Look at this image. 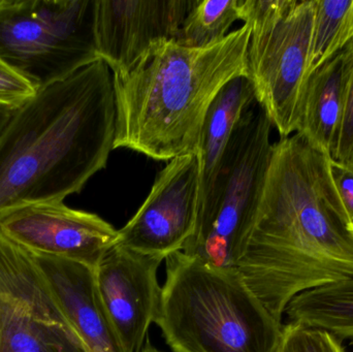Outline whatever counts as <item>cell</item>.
Masks as SVG:
<instances>
[{
    "mask_svg": "<svg viewBox=\"0 0 353 352\" xmlns=\"http://www.w3.org/2000/svg\"><path fill=\"white\" fill-rule=\"evenodd\" d=\"M199 208V155L176 157L159 172L138 212L118 231L116 243L165 260L184 249L196 227Z\"/></svg>",
    "mask_w": 353,
    "mask_h": 352,
    "instance_id": "obj_9",
    "label": "cell"
},
{
    "mask_svg": "<svg viewBox=\"0 0 353 352\" xmlns=\"http://www.w3.org/2000/svg\"><path fill=\"white\" fill-rule=\"evenodd\" d=\"M142 352H161L159 351V349H155L152 344L150 343V340L149 339H146V342H145L144 347H143Z\"/></svg>",
    "mask_w": 353,
    "mask_h": 352,
    "instance_id": "obj_24",
    "label": "cell"
},
{
    "mask_svg": "<svg viewBox=\"0 0 353 352\" xmlns=\"http://www.w3.org/2000/svg\"><path fill=\"white\" fill-rule=\"evenodd\" d=\"M272 127L257 103L243 116L185 244L186 256L218 268H236L259 211L273 152Z\"/></svg>",
    "mask_w": 353,
    "mask_h": 352,
    "instance_id": "obj_5",
    "label": "cell"
},
{
    "mask_svg": "<svg viewBox=\"0 0 353 352\" xmlns=\"http://www.w3.org/2000/svg\"><path fill=\"white\" fill-rule=\"evenodd\" d=\"M163 258L115 243L94 269L97 293L124 352H142L161 306Z\"/></svg>",
    "mask_w": 353,
    "mask_h": 352,
    "instance_id": "obj_12",
    "label": "cell"
},
{
    "mask_svg": "<svg viewBox=\"0 0 353 352\" xmlns=\"http://www.w3.org/2000/svg\"><path fill=\"white\" fill-rule=\"evenodd\" d=\"M94 0H0V57L37 90L99 59Z\"/></svg>",
    "mask_w": 353,
    "mask_h": 352,
    "instance_id": "obj_7",
    "label": "cell"
},
{
    "mask_svg": "<svg viewBox=\"0 0 353 352\" xmlns=\"http://www.w3.org/2000/svg\"><path fill=\"white\" fill-rule=\"evenodd\" d=\"M12 111H14V110L2 109V107H0V132H2L4 126H6V122L10 119Z\"/></svg>",
    "mask_w": 353,
    "mask_h": 352,
    "instance_id": "obj_23",
    "label": "cell"
},
{
    "mask_svg": "<svg viewBox=\"0 0 353 352\" xmlns=\"http://www.w3.org/2000/svg\"><path fill=\"white\" fill-rule=\"evenodd\" d=\"M353 68V41L311 74L296 134L333 158L341 130L346 91Z\"/></svg>",
    "mask_w": 353,
    "mask_h": 352,
    "instance_id": "obj_14",
    "label": "cell"
},
{
    "mask_svg": "<svg viewBox=\"0 0 353 352\" xmlns=\"http://www.w3.org/2000/svg\"><path fill=\"white\" fill-rule=\"evenodd\" d=\"M316 0H238L250 30L246 76L281 138L296 134L311 76Z\"/></svg>",
    "mask_w": 353,
    "mask_h": 352,
    "instance_id": "obj_6",
    "label": "cell"
},
{
    "mask_svg": "<svg viewBox=\"0 0 353 352\" xmlns=\"http://www.w3.org/2000/svg\"><path fill=\"white\" fill-rule=\"evenodd\" d=\"M0 352H87L32 252L1 231Z\"/></svg>",
    "mask_w": 353,
    "mask_h": 352,
    "instance_id": "obj_8",
    "label": "cell"
},
{
    "mask_svg": "<svg viewBox=\"0 0 353 352\" xmlns=\"http://www.w3.org/2000/svg\"><path fill=\"white\" fill-rule=\"evenodd\" d=\"M353 41V0H316L311 74Z\"/></svg>",
    "mask_w": 353,
    "mask_h": 352,
    "instance_id": "obj_17",
    "label": "cell"
},
{
    "mask_svg": "<svg viewBox=\"0 0 353 352\" xmlns=\"http://www.w3.org/2000/svg\"><path fill=\"white\" fill-rule=\"evenodd\" d=\"M285 313L290 322L321 329L353 345V277L300 293Z\"/></svg>",
    "mask_w": 353,
    "mask_h": 352,
    "instance_id": "obj_16",
    "label": "cell"
},
{
    "mask_svg": "<svg viewBox=\"0 0 353 352\" xmlns=\"http://www.w3.org/2000/svg\"><path fill=\"white\" fill-rule=\"evenodd\" d=\"M255 103L252 84L247 76H242L228 83L210 107L196 152L201 169V207L211 194L222 158L239 122Z\"/></svg>",
    "mask_w": 353,
    "mask_h": 352,
    "instance_id": "obj_15",
    "label": "cell"
},
{
    "mask_svg": "<svg viewBox=\"0 0 353 352\" xmlns=\"http://www.w3.org/2000/svg\"><path fill=\"white\" fill-rule=\"evenodd\" d=\"M330 159L300 134L273 146L256 218L236 269L279 322L296 296L353 277V225Z\"/></svg>",
    "mask_w": 353,
    "mask_h": 352,
    "instance_id": "obj_1",
    "label": "cell"
},
{
    "mask_svg": "<svg viewBox=\"0 0 353 352\" xmlns=\"http://www.w3.org/2000/svg\"><path fill=\"white\" fill-rule=\"evenodd\" d=\"M0 231L28 251L79 262L94 270L117 242L118 231L99 215L63 202L26 205L0 217Z\"/></svg>",
    "mask_w": 353,
    "mask_h": 352,
    "instance_id": "obj_10",
    "label": "cell"
},
{
    "mask_svg": "<svg viewBox=\"0 0 353 352\" xmlns=\"http://www.w3.org/2000/svg\"><path fill=\"white\" fill-rule=\"evenodd\" d=\"M195 0H94L99 59L113 76L128 74L159 41L175 39Z\"/></svg>",
    "mask_w": 353,
    "mask_h": 352,
    "instance_id": "obj_11",
    "label": "cell"
},
{
    "mask_svg": "<svg viewBox=\"0 0 353 352\" xmlns=\"http://www.w3.org/2000/svg\"><path fill=\"white\" fill-rule=\"evenodd\" d=\"M275 352H345L341 341L321 329L290 322Z\"/></svg>",
    "mask_w": 353,
    "mask_h": 352,
    "instance_id": "obj_19",
    "label": "cell"
},
{
    "mask_svg": "<svg viewBox=\"0 0 353 352\" xmlns=\"http://www.w3.org/2000/svg\"><path fill=\"white\" fill-rule=\"evenodd\" d=\"M332 159L343 163L353 161V68L346 91L345 107L339 138L335 154Z\"/></svg>",
    "mask_w": 353,
    "mask_h": 352,
    "instance_id": "obj_21",
    "label": "cell"
},
{
    "mask_svg": "<svg viewBox=\"0 0 353 352\" xmlns=\"http://www.w3.org/2000/svg\"><path fill=\"white\" fill-rule=\"evenodd\" d=\"M37 91L31 83L0 57V107L17 109L30 99Z\"/></svg>",
    "mask_w": 353,
    "mask_h": 352,
    "instance_id": "obj_20",
    "label": "cell"
},
{
    "mask_svg": "<svg viewBox=\"0 0 353 352\" xmlns=\"http://www.w3.org/2000/svg\"><path fill=\"white\" fill-rule=\"evenodd\" d=\"M236 20L238 0H195L174 41L183 47H207L222 41Z\"/></svg>",
    "mask_w": 353,
    "mask_h": 352,
    "instance_id": "obj_18",
    "label": "cell"
},
{
    "mask_svg": "<svg viewBox=\"0 0 353 352\" xmlns=\"http://www.w3.org/2000/svg\"><path fill=\"white\" fill-rule=\"evenodd\" d=\"M115 132L113 74L103 60L39 89L0 132V217L82 191L107 167Z\"/></svg>",
    "mask_w": 353,
    "mask_h": 352,
    "instance_id": "obj_2",
    "label": "cell"
},
{
    "mask_svg": "<svg viewBox=\"0 0 353 352\" xmlns=\"http://www.w3.org/2000/svg\"><path fill=\"white\" fill-rule=\"evenodd\" d=\"M330 167L336 189L353 225V161L343 163L331 158Z\"/></svg>",
    "mask_w": 353,
    "mask_h": 352,
    "instance_id": "obj_22",
    "label": "cell"
},
{
    "mask_svg": "<svg viewBox=\"0 0 353 352\" xmlns=\"http://www.w3.org/2000/svg\"><path fill=\"white\" fill-rule=\"evenodd\" d=\"M249 39L244 24L207 47L159 41L128 74L113 76L114 149L159 161L196 153L214 99L230 81L246 76Z\"/></svg>",
    "mask_w": 353,
    "mask_h": 352,
    "instance_id": "obj_3",
    "label": "cell"
},
{
    "mask_svg": "<svg viewBox=\"0 0 353 352\" xmlns=\"http://www.w3.org/2000/svg\"><path fill=\"white\" fill-rule=\"evenodd\" d=\"M155 324L174 352H275L277 322L236 268L210 266L183 251L165 258Z\"/></svg>",
    "mask_w": 353,
    "mask_h": 352,
    "instance_id": "obj_4",
    "label": "cell"
},
{
    "mask_svg": "<svg viewBox=\"0 0 353 352\" xmlns=\"http://www.w3.org/2000/svg\"><path fill=\"white\" fill-rule=\"evenodd\" d=\"M33 256L87 352H124L99 299L94 270L64 258Z\"/></svg>",
    "mask_w": 353,
    "mask_h": 352,
    "instance_id": "obj_13",
    "label": "cell"
}]
</instances>
